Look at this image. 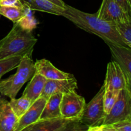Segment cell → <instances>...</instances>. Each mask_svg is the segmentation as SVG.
I'll return each instance as SVG.
<instances>
[{
  "label": "cell",
  "instance_id": "6da1fadb",
  "mask_svg": "<svg viewBox=\"0 0 131 131\" xmlns=\"http://www.w3.org/2000/svg\"><path fill=\"white\" fill-rule=\"evenodd\" d=\"M63 17L78 28L98 36L106 43L129 47L122 39L116 24L100 19L96 14H89L66 5Z\"/></svg>",
  "mask_w": 131,
  "mask_h": 131
},
{
  "label": "cell",
  "instance_id": "7a4b0ae2",
  "mask_svg": "<svg viewBox=\"0 0 131 131\" xmlns=\"http://www.w3.org/2000/svg\"><path fill=\"white\" fill-rule=\"evenodd\" d=\"M37 42L31 31L14 23L10 31L0 40V60L16 56H32Z\"/></svg>",
  "mask_w": 131,
  "mask_h": 131
},
{
  "label": "cell",
  "instance_id": "3957f363",
  "mask_svg": "<svg viewBox=\"0 0 131 131\" xmlns=\"http://www.w3.org/2000/svg\"><path fill=\"white\" fill-rule=\"evenodd\" d=\"M17 69L15 74L7 79L0 81V92L4 97H8L10 99L15 98L23 86L35 74V63L32 60V56H23Z\"/></svg>",
  "mask_w": 131,
  "mask_h": 131
},
{
  "label": "cell",
  "instance_id": "277c9868",
  "mask_svg": "<svg viewBox=\"0 0 131 131\" xmlns=\"http://www.w3.org/2000/svg\"><path fill=\"white\" fill-rule=\"evenodd\" d=\"M88 129V127L80 122V118H67L59 116L39 120L23 131H81Z\"/></svg>",
  "mask_w": 131,
  "mask_h": 131
},
{
  "label": "cell",
  "instance_id": "5b68a950",
  "mask_svg": "<svg viewBox=\"0 0 131 131\" xmlns=\"http://www.w3.org/2000/svg\"><path fill=\"white\" fill-rule=\"evenodd\" d=\"M105 87L101 86L96 95L86 104L84 111L80 118V122L89 128L98 126L105 116L104 107V97Z\"/></svg>",
  "mask_w": 131,
  "mask_h": 131
},
{
  "label": "cell",
  "instance_id": "8992f818",
  "mask_svg": "<svg viewBox=\"0 0 131 131\" xmlns=\"http://www.w3.org/2000/svg\"><path fill=\"white\" fill-rule=\"evenodd\" d=\"M128 118H131V94L127 87L120 90L115 104L104 116L100 125L113 124Z\"/></svg>",
  "mask_w": 131,
  "mask_h": 131
},
{
  "label": "cell",
  "instance_id": "52a82bcc",
  "mask_svg": "<svg viewBox=\"0 0 131 131\" xmlns=\"http://www.w3.org/2000/svg\"><path fill=\"white\" fill-rule=\"evenodd\" d=\"M86 104L84 98L75 90L63 93L60 105L61 116L67 118H81Z\"/></svg>",
  "mask_w": 131,
  "mask_h": 131
},
{
  "label": "cell",
  "instance_id": "ba28073f",
  "mask_svg": "<svg viewBox=\"0 0 131 131\" xmlns=\"http://www.w3.org/2000/svg\"><path fill=\"white\" fill-rule=\"evenodd\" d=\"M97 16L114 24L131 20V17L122 9L116 0H103Z\"/></svg>",
  "mask_w": 131,
  "mask_h": 131
},
{
  "label": "cell",
  "instance_id": "9c48e42d",
  "mask_svg": "<svg viewBox=\"0 0 131 131\" xmlns=\"http://www.w3.org/2000/svg\"><path fill=\"white\" fill-rule=\"evenodd\" d=\"M104 84L105 89L120 91L127 86L126 74L119 63L115 60L108 63Z\"/></svg>",
  "mask_w": 131,
  "mask_h": 131
},
{
  "label": "cell",
  "instance_id": "30bf717a",
  "mask_svg": "<svg viewBox=\"0 0 131 131\" xmlns=\"http://www.w3.org/2000/svg\"><path fill=\"white\" fill-rule=\"evenodd\" d=\"M46 101L47 100L46 99L40 97L32 103L26 112L19 119L15 131H23L28 126L38 122L40 120Z\"/></svg>",
  "mask_w": 131,
  "mask_h": 131
},
{
  "label": "cell",
  "instance_id": "8fae6325",
  "mask_svg": "<svg viewBox=\"0 0 131 131\" xmlns=\"http://www.w3.org/2000/svg\"><path fill=\"white\" fill-rule=\"evenodd\" d=\"M77 88V81L75 78L60 80L47 79L41 97L48 100L53 93H68L75 90Z\"/></svg>",
  "mask_w": 131,
  "mask_h": 131
},
{
  "label": "cell",
  "instance_id": "7c38bea8",
  "mask_svg": "<svg viewBox=\"0 0 131 131\" xmlns=\"http://www.w3.org/2000/svg\"><path fill=\"white\" fill-rule=\"evenodd\" d=\"M35 72L41 74L46 79L60 80L74 78L73 74L65 72L55 67L49 60L41 59L35 62Z\"/></svg>",
  "mask_w": 131,
  "mask_h": 131
},
{
  "label": "cell",
  "instance_id": "4fadbf2b",
  "mask_svg": "<svg viewBox=\"0 0 131 131\" xmlns=\"http://www.w3.org/2000/svg\"><path fill=\"white\" fill-rule=\"evenodd\" d=\"M110 49L114 60L118 63L122 69L131 76V47L107 43Z\"/></svg>",
  "mask_w": 131,
  "mask_h": 131
},
{
  "label": "cell",
  "instance_id": "5bb4252c",
  "mask_svg": "<svg viewBox=\"0 0 131 131\" xmlns=\"http://www.w3.org/2000/svg\"><path fill=\"white\" fill-rule=\"evenodd\" d=\"M46 80L44 77L35 72L24 89L23 96L26 97L32 103H33L41 96Z\"/></svg>",
  "mask_w": 131,
  "mask_h": 131
},
{
  "label": "cell",
  "instance_id": "9a60e30c",
  "mask_svg": "<svg viewBox=\"0 0 131 131\" xmlns=\"http://www.w3.org/2000/svg\"><path fill=\"white\" fill-rule=\"evenodd\" d=\"M32 10L44 12L48 14L63 16L66 7H62L49 0H21Z\"/></svg>",
  "mask_w": 131,
  "mask_h": 131
},
{
  "label": "cell",
  "instance_id": "2e32d148",
  "mask_svg": "<svg viewBox=\"0 0 131 131\" xmlns=\"http://www.w3.org/2000/svg\"><path fill=\"white\" fill-rule=\"evenodd\" d=\"M18 122L19 118L6 100L0 110V131H15Z\"/></svg>",
  "mask_w": 131,
  "mask_h": 131
},
{
  "label": "cell",
  "instance_id": "e0dca14e",
  "mask_svg": "<svg viewBox=\"0 0 131 131\" xmlns=\"http://www.w3.org/2000/svg\"><path fill=\"white\" fill-rule=\"evenodd\" d=\"M62 95L63 93H55L49 97L41 114L40 120L61 116L60 105Z\"/></svg>",
  "mask_w": 131,
  "mask_h": 131
},
{
  "label": "cell",
  "instance_id": "ac0fdd59",
  "mask_svg": "<svg viewBox=\"0 0 131 131\" xmlns=\"http://www.w3.org/2000/svg\"><path fill=\"white\" fill-rule=\"evenodd\" d=\"M89 131H131V118L125 119L109 125H100L89 128Z\"/></svg>",
  "mask_w": 131,
  "mask_h": 131
},
{
  "label": "cell",
  "instance_id": "d6986e66",
  "mask_svg": "<svg viewBox=\"0 0 131 131\" xmlns=\"http://www.w3.org/2000/svg\"><path fill=\"white\" fill-rule=\"evenodd\" d=\"M9 104L15 115L19 119L26 112L32 103L28 99L22 95L19 99H10Z\"/></svg>",
  "mask_w": 131,
  "mask_h": 131
},
{
  "label": "cell",
  "instance_id": "ffe728a7",
  "mask_svg": "<svg viewBox=\"0 0 131 131\" xmlns=\"http://www.w3.org/2000/svg\"><path fill=\"white\" fill-rule=\"evenodd\" d=\"M25 13V5L23 7L15 6H0V15L12 20L13 23L17 22Z\"/></svg>",
  "mask_w": 131,
  "mask_h": 131
},
{
  "label": "cell",
  "instance_id": "44dd1931",
  "mask_svg": "<svg viewBox=\"0 0 131 131\" xmlns=\"http://www.w3.org/2000/svg\"><path fill=\"white\" fill-rule=\"evenodd\" d=\"M17 23L23 29L28 31H32L33 29L36 28L37 24H39L38 21L36 20L35 17L33 15L32 10L25 5V13L24 15L18 20Z\"/></svg>",
  "mask_w": 131,
  "mask_h": 131
},
{
  "label": "cell",
  "instance_id": "7402d4cb",
  "mask_svg": "<svg viewBox=\"0 0 131 131\" xmlns=\"http://www.w3.org/2000/svg\"><path fill=\"white\" fill-rule=\"evenodd\" d=\"M23 57L16 56L0 60V79L5 74L17 67Z\"/></svg>",
  "mask_w": 131,
  "mask_h": 131
},
{
  "label": "cell",
  "instance_id": "603a6c76",
  "mask_svg": "<svg viewBox=\"0 0 131 131\" xmlns=\"http://www.w3.org/2000/svg\"><path fill=\"white\" fill-rule=\"evenodd\" d=\"M120 91L110 90L105 89L104 97V107L105 115L110 113V110L115 104Z\"/></svg>",
  "mask_w": 131,
  "mask_h": 131
},
{
  "label": "cell",
  "instance_id": "cb8c5ba5",
  "mask_svg": "<svg viewBox=\"0 0 131 131\" xmlns=\"http://www.w3.org/2000/svg\"><path fill=\"white\" fill-rule=\"evenodd\" d=\"M116 26L125 43L131 47V20L117 23Z\"/></svg>",
  "mask_w": 131,
  "mask_h": 131
},
{
  "label": "cell",
  "instance_id": "d4e9b609",
  "mask_svg": "<svg viewBox=\"0 0 131 131\" xmlns=\"http://www.w3.org/2000/svg\"><path fill=\"white\" fill-rule=\"evenodd\" d=\"M0 6L23 7L24 3L21 0H0Z\"/></svg>",
  "mask_w": 131,
  "mask_h": 131
},
{
  "label": "cell",
  "instance_id": "484cf974",
  "mask_svg": "<svg viewBox=\"0 0 131 131\" xmlns=\"http://www.w3.org/2000/svg\"><path fill=\"white\" fill-rule=\"evenodd\" d=\"M123 10L131 17V0H116Z\"/></svg>",
  "mask_w": 131,
  "mask_h": 131
},
{
  "label": "cell",
  "instance_id": "4316f807",
  "mask_svg": "<svg viewBox=\"0 0 131 131\" xmlns=\"http://www.w3.org/2000/svg\"><path fill=\"white\" fill-rule=\"evenodd\" d=\"M49 1H51V2L53 3L56 4V5H59V6H62V7H66V4L62 0H49Z\"/></svg>",
  "mask_w": 131,
  "mask_h": 131
},
{
  "label": "cell",
  "instance_id": "83f0119b",
  "mask_svg": "<svg viewBox=\"0 0 131 131\" xmlns=\"http://www.w3.org/2000/svg\"><path fill=\"white\" fill-rule=\"evenodd\" d=\"M125 72V71H124ZM125 73L126 74V77H127V88L128 89V90H129L130 93L131 94V76L130 75H129L128 74H127V73Z\"/></svg>",
  "mask_w": 131,
  "mask_h": 131
},
{
  "label": "cell",
  "instance_id": "f1b7e54d",
  "mask_svg": "<svg viewBox=\"0 0 131 131\" xmlns=\"http://www.w3.org/2000/svg\"><path fill=\"white\" fill-rule=\"evenodd\" d=\"M6 101V99H5V98H2V99H0V110H1V107H2V106L3 104V103L5 102V101Z\"/></svg>",
  "mask_w": 131,
  "mask_h": 131
},
{
  "label": "cell",
  "instance_id": "f546056e",
  "mask_svg": "<svg viewBox=\"0 0 131 131\" xmlns=\"http://www.w3.org/2000/svg\"><path fill=\"white\" fill-rule=\"evenodd\" d=\"M3 97L4 96L3 95H2V93H1V92H0V99H2V98H3Z\"/></svg>",
  "mask_w": 131,
  "mask_h": 131
},
{
  "label": "cell",
  "instance_id": "4dcf8cb0",
  "mask_svg": "<svg viewBox=\"0 0 131 131\" xmlns=\"http://www.w3.org/2000/svg\"></svg>",
  "mask_w": 131,
  "mask_h": 131
}]
</instances>
